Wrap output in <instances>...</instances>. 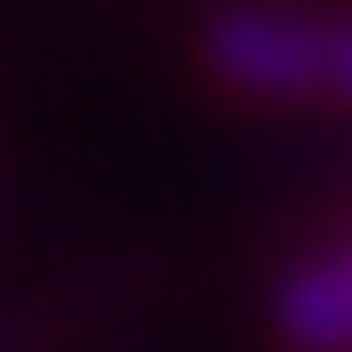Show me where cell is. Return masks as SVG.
Listing matches in <instances>:
<instances>
[{
  "mask_svg": "<svg viewBox=\"0 0 352 352\" xmlns=\"http://www.w3.org/2000/svg\"><path fill=\"white\" fill-rule=\"evenodd\" d=\"M321 87L329 94H352V24L329 32V63H321Z\"/></svg>",
  "mask_w": 352,
  "mask_h": 352,
  "instance_id": "cell-3",
  "label": "cell"
},
{
  "mask_svg": "<svg viewBox=\"0 0 352 352\" xmlns=\"http://www.w3.org/2000/svg\"><path fill=\"white\" fill-rule=\"evenodd\" d=\"M282 337L298 352H352V251H329L282 289Z\"/></svg>",
  "mask_w": 352,
  "mask_h": 352,
  "instance_id": "cell-2",
  "label": "cell"
},
{
  "mask_svg": "<svg viewBox=\"0 0 352 352\" xmlns=\"http://www.w3.org/2000/svg\"><path fill=\"white\" fill-rule=\"evenodd\" d=\"M212 63H219V78H235L243 94L289 102V94L321 87L329 32H305L298 16H274V8H243V16H227L212 32Z\"/></svg>",
  "mask_w": 352,
  "mask_h": 352,
  "instance_id": "cell-1",
  "label": "cell"
}]
</instances>
